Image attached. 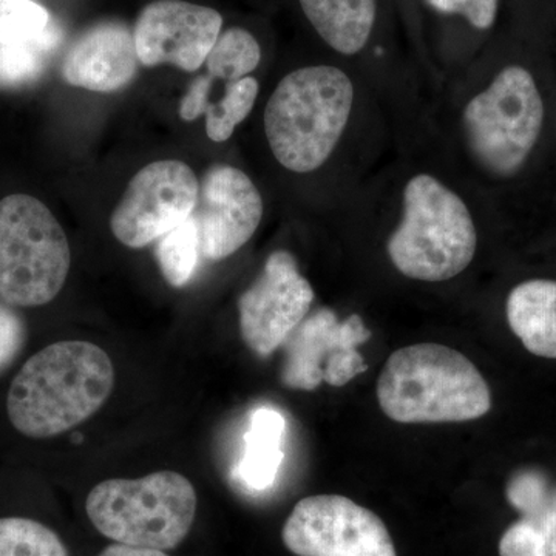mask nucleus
<instances>
[{"instance_id":"f257e3e1","label":"nucleus","mask_w":556,"mask_h":556,"mask_svg":"<svg viewBox=\"0 0 556 556\" xmlns=\"http://www.w3.org/2000/svg\"><path fill=\"white\" fill-rule=\"evenodd\" d=\"M115 383L109 354L90 342H58L36 353L11 382L7 413L24 437L49 439L86 422Z\"/></svg>"},{"instance_id":"f03ea898","label":"nucleus","mask_w":556,"mask_h":556,"mask_svg":"<svg viewBox=\"0 0 556 556\" xmlns=\"http://www.w3.org/2000/svg\"><path fill=\"white\" fill-rule=\"evenodd\" d=\"M380 408L401 424L467 422L492 408V394L470 358L420 343L391 354L378 382Z\"/></svg>"},{"instance_id":"7ed1b4c3","label":"nucleus","mask_w":556,"mask_h":556,"mask_svg":"<svg viewBox=\"0 0 556 556\" xmlns=\"http://www.w3.org/2000/svg\"><path fill=\"white\" fill-rule=\"evenodd\" d=\"M353 80L343 70L313 65L289 73L270 94L265 134L285 169L308 174L327 163L350 121Z\"/></svg>"},{"instance_id":"20e7f679","label":"nucleus","mask_w":556,"mask_h":556,"mask_svg":"<svg viewBox=\"0 0 556 556\" xmlns=\"http://www.w3.org/2000/svg\"><path fill=\"white\" fill-rule=\"evenodd\" d=\"M478 248L473 217L448 186L419 174L404 189V217L388 240V255L413 280H450L468 268Z\"/></svg>"},{"instance_id":"39448f33","label":"nucleus","mask_w":556,"mask_h":556,"mask_svg":"<svg viewBox=\"0 0 556 556\" xmlns=\"http://www.w3.org/2000/svg\"><path fill=\"white\" fill-rule=\"evenodd\" d=\"M192 482L164 470L138 479H109L86 501L87 517L109 540L131 547L170 551L185 541L197 515Z\"/></svg>"},{"instance_id":"423d86ee","label":"nucleus","mask_w":556,"mask_h":556,"mask_svg":"<svg viewBox=\"0 0 556 556\" xmlns=\"http://www.w3.org/2000/svg\"><path fill=\"white\" fill-rule=\"evenodd\" d=\"M72 252L49 207L31 195L0 200V298L22 308L56 299L67 280Z\"/></svg>"},{"instance_id":"0eeeda50","label":"nucleus","mask_w":556,"mask_h":556,"mask_svg":"<svg viewBox=\"0 0 556 556\" xmlns=\"http://www.w3.org/2000/svg\"><path fill=\"white\" fill-rule=\"evenodd\" d=\"M544 104L535 79L519 65L501 70L464 110V135L471 156L500 178L514 177L535 148Z\"/></svg>"},{"instance_id":"6e6552de","label":"nucleus","mask_w":556,"mask_h":556,"mask_svg":"<svg viewBox=\"0 0 556 556\" xmlns=\"http://www.w3.org/2000/svg\"><path fill=\"white\" fill-rule=\"evenodd\" d=\"M281 538L298 556H397L382 519L340 495L299 501Z\"/></svg>"},{"instance_id":"1a4fd4ad","label":"nucleus","mask_w":556,"mask_h":556,"mask_svg":"<svg viewBox=\"0 0 556 556\" xmlns=\"http://www.w3.org/2000/svg\"><path fill=\"white\" fill-rule=\"evenodd\" d=\"M200 185L188 164L155 161L138 172L110 218L113 236L124 247L142 249L190 218Z\"/></svg>"},{"instance_id":"9d476101","label":"nucleus","mask_w":556,"mask_h":556,"mask_svg":"<svg viewBox=\"0 0 556 556\" xmlns=\"http://www.w3.org/2000/svg\"><path fill=\"white\" fill-rule=\"evenodd\" d=\"M371 332L357 314L339 320L331 309L321 308L306 316L283 343V386L291 390L313 391L321 382L346 386L367 371L357 346L368 342Z\"/></svg>"},{"instance_id":"9b49d317","label":"nucleus","mask_w":556,"mask_h":556,"mask_svg":"<svg viewBox=\"0 0 556 556\" xmlns=\"http://www.w3.org/2000/svg\"><path fill=\"white\" fill-rule=\"evenodd\" d=\"M313 302V288L295 258L288 251L273 252L239 300L241 338L254 353L269 356L305 320Z\"/></svg>"},{"instance_id":"f8f14e48","label":"nucleus","mask_w":556,"mask_h":556,"mask_svg":"<svg viewBox=\"0 0 556 556\" xmlns=\"http://www.w3.org/2000/svg\"><path fill=\"white\" fill-rule=\"evenodd\" d=\"M263 217L258 189L244 172L218 164L204 174L190 218L199 230L201 257L218 262L240 251Z\"/></svg>"},{"instance_id":"ddd939ff","label":"nucleus","mask_w":556,"mask_h":556,"mask_svg":"<svg viewBox=\"0 0 556 556\" xmlns=\"http://www.w3.org/2000/svg\"><path fill=\"white\" fill-rule=\"evenodd\" d=\"M217 10L185 0H155L139 14L134 39L138 60L155 67L170 64L197 72L222 35Z\"/></svg>"},{"instance_id":"4468645a","label":"nucleus","mask_w":556,"mask_h":556,"mask_svg":"<svg viewBox=\"0 0 556 556\" xmlns=\"http://www.w3.org/2000/svg\"><path fill=\"white\" fill-rule=\"evenodd\" d=\"M134 33L119 22H101L75 40L62 64L70 86L110 93L137 76Z\"/></svg>"},{"instance_id":"2eb2a0df","label":"nucleus","mask_w":556,"mask_h":556,"mask_svg":"<svg viewBox=\"0 0 556 556\" xmlns=\"http://www.w3.org/2000/svg\"><path fill=\"white\" fill-rule=\"evenodd\" d=\"M303 14L317 35L343 56H354L367 47L378 0H299Z\"/></svg>"},{"instance_id":"dca6fc26","label":"nucleus","mask_w":556,"mask_h":556,"mask_svg":"<svg viewBox=\"0 0 556 556\" xmlns=\"http://www.w3.org/2000/svg\"><path fill=\"white\" fill-rule=\"evenodd\" d=\"M507 320L535 356L556 358V281L529 280L507 299Z\"/></svg>"},{"instance_id":"f3484780","label":"nucleus","mask_w":556,"mask_h":556,"mask_svg":"<svg viewBox=\"0 0 556 556\" xmlns=\"http://www.w3.org/2000/svg\"><path fill=\"white\" fill-rule=\"evenodd\" d=\"M285 430L287 422L277 409L257 408L249 417L239 475L251 489L265 490L276 481L285 457Z\"/></svg>"},{"instance_id":"a211bd4d","label":"nucleus","mask_w":556,"mask_h":556,"mask_svg":"<svg viewBox=\"0 0 556 556\" xmlns=\"http://www.w3.org/2000/svg\"><path fill=\"white\" fill-rule=\"evenodd\" d=\"M500 541V556H556V492L527 508Z\"/></svg>"},{"instance_id":"6ab92c4d","label":"nucleus","mask_w":556,"mask_h":556,"mask_svg":"<svg viewBox=\"0 0 556 556\" xmlns=\"http://www.w3.org/2000/svg\"><path fill=\"white\" fill-rule=\"evenodd\" d=\"M262 61V49L254 36L244 28H229L218 36L206 62L212 79L230 84L247 78Z\"/></svg>"},{"instance_id":"aec40b11","label":"nucleus","mask_w":556,"mask_h":556,"mask_svg":"<svg viewBox=\"0 0 556 556\" xmlns=\"http://www.w3.org/2000/svg\"><path fill=\"white\" fill-rule=\"evenodd\" d=\"M258 80L247 76L237 83L226 84L225 94L217 102H207V137L214 142H225L232 137L237 127L248 118L258 97Z\"/></svg>"},{"instance_id":"412c9836","label":"nucleus","mask_w":556,"mask_h":556,"mask_svg":"<svg viewBox=\"0 0 556 556\" xmlns=\"http://www.w3.org/2000/svg\"><path fill=\"white\" fill-rule=\"evenodd\" d=\"M161 273L174 288L185 287L199 266V230L192 218L161 237L155 249Z\"/></svg>"},{"instance_id":"4be33fe9","label":"nucleus","mask_w":556,"mask_h":556,"mask_svg":"<svg viewBox=\"0 0 556 556\" xmlns=\"http://www.w3.org/2000/svg\"><path fill=\"white\" fill-rule=\"evenodd\" d=\"M0 556H68L56 532L30 518H0Z\"/></svg>"},{"instance_id":"5701e85b","label":"nucleus","mask_w":556,"mask_h":556,"mask_svg":"<svg viewBox=\"0 0 556 556\" xmlns=\"http://www.w3.org/2000/svg\"><path fill=\"white\" fill-rule=\"evenodd\" d=\"M50 24L49 11L35 0H0V46L33 42Z\"/></svg>"},{"instance_id":"b1692460","label":"nucleus","mask_w":556,"mask_h":556,"mask_svg":"<svg viewBox=\"0 0 556 556\" xmlns=\"http://www.w3.org/2000/svg\"><path fill=\"white\" fill-rule=\"evenodd\" d=\"M47 54L33 42L0 46V86H22L38 79Z\"/></svg>"},{"instance_id":"393cba45","label":"nucleus","mask_w":556,"mask_h":556,"mask_svg":"<svg viewBox=\"0 0 556 556\" xmlns=\"http://www.w3.org/2000/svg\"><path fill=\"white\" fill-rule=\"evenodd\" d=\"M428 5L441 14L464 17L478 30H489L495 24L500 0H426Z\"/></svg>"},{"instance_id":"a878e982","label":"nucleus","mask_w":556,"mask_h":556,"mask_svg":"<svg viewBox=\"0 0 556 556\" xmlns=\"http://www.w3.org/2000/svg\"><path fill=\"white\" fill-rule=\"evenodd\" d=\"M24 338L21 318L7 306L0 305V372L17 356Z\"/></svg>"},{"instance_id":"bb28decb","label":"nucleus","mask_w":556,"mask_h":556,"mask_svg":"<svg viewBox=\"0 0 556 556\" xmlns=\"http://www.w3.org/2000/svg\"><path fill=\"white\" fill-rule=\"evenodd\" d=\"M212 84L214 79L211 76H200L190 84L188 93L181 100L179 105V116L182 119L195 121L200 115H203L204 108L208 102V94H211Z\"/></svg>"},{"instance_id":"cd10ccee","label":"nucleus","mask_w":556,"mask_h":556,"mask_svg":"<svg viewBox=\"0 0 556 556\" xmlns=\"http://www.w3.org/2000/svg\"><path fill=\"white\" fill-rule=\"evenodd\" d=\"M98 556H169L164 554L163 551H155V548H142L126 546V544H113L102 551Z\"/></svg>"}]
</instances>
